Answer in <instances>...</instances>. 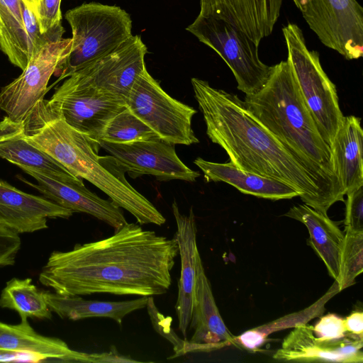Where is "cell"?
Segmentation results:
<instances>
[{
  "label": "cell",
  "instance_id": "36",
  "mask_svg": "<svg viewBox=\"0 0 363 363\" xmlns=\"http://www.w3.org/2000/svg\"><path fill=\"white\" fill-rule=\"evenodd\" d=\"M313 333L319 338L335 339L345 337L349 332L345 329L344 318L329 313L321 317L313 326Z\"/></svg>",
  "mask_w": 363,
  "mask_h": 363
},
{
  "label": "cell",
  "instance_id": "10",
  "mask_svg": "<svg viewBox=\"0 0 363 363\" xmlns=\"http://www.w3.org/2000/svg\"><path fill=\"white\" fill-rule=\"evenodd\" d=\"M302 16L327 48L346 60L363 55V9L357 0H306Z\"/></svg>",
  "mask_w": 363,
  "mask_h": 363
},
{
  "label": "cell",
  "instance_id": "32",
  "mask_svg": "<svg viewBox=\"0 0 363 363\" xmlns=\"http://www.w3.org/2000/svg\"><path fill=\"white\" fill-rule=\"evenodd\" d=\"M60 3L61 0H40L35 13L41 33L53 41L62 40L65 33Z\"/></svg>",
  "mask_w": 363,
  "mask_h": 363
},
{
  "label": "cell",
  "instance_id": "23",
  "mask_svg": "<svg viewBox=\"0 0 363 363\" xmlns=\"http://www.w3.org/2000/svg\"><path fill=\"white\" fill-rule=\"evenodd\" d=\"M342 189L348 192L363 186V130L361 119L344 116L330 147Z\"/></svg>",
  "mask_w": 363,
  "mask_h": 363
},
{
  "label": "cell",
  "instance_id": "37",
  "mask_svg": "<svg viewBox=\"0 0 363 363\" xmlns=\"http://www.w3.org/2000/svg\"><path fill=\"white\" fill-rule=\"evenodd\" d=\"M138 363L143 362L132 359L130 357L120 354L114 346L110 347L109 352L101 353H89V363Z\"/></svg>",
  "mask_w": 363,
  "mask_h": 363
},
{
  "label": "cell",
  "instance_id": "11",
  "mask_svg": "<svg viewBox=\"0 0 363 363\" xmlns=\"http://www.w3.org/2000/svg\"><path fill=\"white\" fill-rule=\"evenodd\" d=\"M71 38L44 45L33 55L21 74L0 91V108L14 121H23L35 104L43 99L48 84L67 56Z\"/></svg>",
  "mask_w": 363,
  "mask_h": 363
},
{
  "label": "cell",
  "instance_id": "30",
  "mask_svg": "<svg viewBox=\"0 0 363 363\" xmlns=\"http://www.w3.org/2000/svg\"><path fill=\"white\" fill-rule=\"evenodd\" d=\"M363 271V232L345 231L339 261V291L355 283Z\"/></svg>",
  "mask_w": 363,
  "mask_h": 363
},
{
  "label": "cell",
  "instance_id": "5",
  "mask_svg": "<svg viewBox=\"0 0 363 363\" xmlns=\"http://www.w3.org/2000/svg\"><path fill=\"white\" fill-rule=\"evenodd\" d=\"M65 19L72 30L71 48L55 73L56 82L111 53L133 35L131 18L118 6L84 3L68 10Z\"/></svg>",
  "mask_w": 363,
  "mask_h": 363
},
{
  "label": "cell",
  "instance_id": "3",
  "mask_svg": "<svg viewBox=\"0 0 363 363\" xmlns=\"http://www.w3.org/2000/svg\"><path fill=\"white\" fill-rule=\"evenodd\" d=\"M243 102L309 172L331 206L345 201L331 148L320 135L286 60L273 65L263 88L245 95Z\"/></svg>",
  "mask_w": 363,
  "mask_h": 363
},
{
  "label": "cell",
  "instance_id": "39",
  "mask_svg": "<svg viewBox=\"0 0 363 363\" xmlns=\"http://www.w3.org/2000/svg\"><path fill=\"white\" fill-rule=\"evenodd\" d=\"M22 1L35 14L40 0H22Z\"/></svg>",
  "mask_w": 363,
  "mask_h": 363
},
{
  "label": "cell",
  "instance_id": "25",
  "mask_svg": "<svg viewBox=\"0 0 363 363\" xmlns=\"http://www.w3.org/2000/svg\"><path fill=\"white\" fill-rule=\"evenodd\" d=\"M51 311L62 318L72 320L102 317L121 324L128 314L146 307L147 296L124 301L86 300L79 296H64L56 292L43 291Z\"/></svg>",
  "mask_w": 363,
  "mask_h": 363
},
{
  "label": "cell",
  "instance_id": "34",
  "mask_svg": "<svg viewBox=\"0 0 363 363\" xmlns=\"http://www.w3.org/2000/svg\"><path fill=\"white\" fill-rule=\"evenodd\" d=\"M22 17L27 35L28 57L38 52L46 44L55 42L51 38L41 33L35 15L22 1Z\"/></svg>",
  "mask_w": 363,
  "mask_h": 363
},
{
  "label": "cell",
  "instance_id": "29",
  "mask_svg": "<svg viewBox=\"0 0 363 363\" xmlns=\"http://www.w3.org/2000/svg\"><path fill=\"white\" fill-rule=\"evenodd\" d=\"M157 138L147 125L125 107L108 122L99 140L128 143Z\"/></svg>",
  "mask_w": 363,
  "mask_h": 363
},
{
  "label": "cell",
  "instance_id": "13",
  "mask_svg": "<svg viewBox=\"0 0 363 363\" xmlns=\"http://www.w3.org/2000/svg\"><path fill=\"white\" fill-rule=\"evenodd\" d=\"M18 167L33 177L37 183H32L18 176L21 181L37 189L45 198L73 213L89 214L107 223L115 231L127 223L120 207L91 191L85 186L82 179L73 174L56 179L33 168L25 166Z\"/></svg>",
  "mask_w": 363,
  "mask_h": 363
},
{
  "label": "cell",
  "instance_id": "12",
  "mask_svg": "<svg viewBox=\"0 0 363 363\" xmlns=\"http://www.w3.org/2000/svg\"><path fill=\"white\" fill-rule=\"evenodd\" d=\"M105 150L125 172L136 176L152 175L160 181L195 182L200 176L188 167L177 155L174 145L159 138L128 143L99 140Z\"/></svg>",
  "mask_w": 363,
  "mask_h": 363
},
{
  "label": "cell",
  "instance_id": "31",
  "mask_svg": "<svg viewBox=\"0 0 363 363\" xmlns=\"http://www.w3.org/2000/svg\"><path fill=\"white\" fill-rule=\"evenodd\" d=\"M150 318L155 329L174 345L175 358L194 352V344L186 340L180 339L171 328L172 318L165 317L156 307L152 296H148L146 305Z\"/></svg>",
  "mask_w": 363,
  "mask_h": 363
},
{
  "label": "cell",
  "instance_id": "2",
  "mask_svg": "<svg viewBox=\"0 0 363 363\" xmlns=\"http://www.w3.org/2000/svg\"><path fill=\"white\" fill-rule=\"evenodd\" d=\"M206 134L237 167L294 189L304 204L327 214L331 206L309 172L245 108L237 95L191 78Z\"/></svg>",
  "mask_w": 363,
  "mask_h": 363
},
{
  "label": "cell",
  "instance_id": "7",
  "mask_svg": "<svg viewBox=\"0 0 363 363\" xmlns=\"http://www.w3.org/2000/svg\"><path fill=\"white\" fill-rule=\"evenodd\" d=\"M186 30L213 49L225 61L245 95L260 91L267 83L272 66L259 57L258 47L245 33L222 19L198 15Z\"/></svg>",
  "mask_w": 363,
  "mask_h": 363
},
{
  "label": "cell",
  "instance_id": "28",
  "mask_svg": "<svg viewBox=\"0 0 363 363\" xmlns=\"http://www.w3.org/2000/svg\"><path fill=\"white\" fill-rule=\"evenodd\" d=\"M337 292H339L337 284L335 281L330 290L312 306L273 322L247 330L238 337L235 336L236 345H242L248 350H257L266 342L268 335L272 333L287 328H294L320 315L325 310L324 306L326 302Z\"/></svg>",
  "mask_w": 363,
  "mask_h": 363
},
{
  "label": "cell",
  "instance_id": "38",
  "mask_svg": "<svg viewBox=\"0 0 363 363\" xmlns=\"http://www.w3.org/2000/svg\"><path fill=\"white\" fill-rule=\"evenodd\" d=\"M344 324L347 332L363 335V312L354 311L344 318Z\"/></svg>",
  "mask_w": 363,
  "mask_h": 363
},
{
  "label": "cell",
  "instance_id": "35",
  "mask_svg": "<svg viewBox=\"0 0 363 363\" xmlns=\"http://www.w3.org/2000/svg\"><path fill=\"white\" fill-rule=\"evenodd\" d=\"M21 245L18 233L0 225V267L14 264Z\"/></svg>",
  "mask_w": 363,
  "mask_h": 363
},
{
  "label": "cell",
  "instance_id": "9",
  "mask_svg": "<svg viewBox=\"0 0 363 363\" xmlns=\"http://www.w3.org/2000/svg\"><path fill=\"white\" fill-rule=\"evenodd\" d=\"M48 100L67 124L96 143L108 122L126 107L77 73L67 77Z\"/></svg>",
  "mask_w": 363,
  "mask_h": 363
},
{
  "label": "cell",
  "instance_id": "4",
  "mask_svg": "<svg viewBox=\"0 0 363 363\" xmlns=\"http://www.w3.org/2000/svg\"><path fill=\"white\" fill-rule=\"evenodd\" d=\"M26 140L55 160L74 175L87 180L111 201L128 211L140 224L162 225L165 218L125 177L110 155L99 156V145L67 124L44 98L23 121Z\"/></svg>",
  "mask_w": 363,
  "mask_h": 363
},
{
  "label": "cell",
  "instance_id": "6",
  "mask_svg": "<svg viewBox=\"0 0 363 363\" xmlns=\"http://www.w3.org/2000/svg\"><path fill=\"white\" fill-rule=\"evenodd\" d=\"M287 59L317 128L331 147L344 116L335 85L323 70L319 53L308 49L302 30L289 23L282 28Z\"/></svg>",
  "mask_w": 363,
  "mask_h": 363
},
{
  "label": "cell",
  "instance_id": "19",
  "mask_svg": "<svg viewBox=\"0 0 363 363\" xmlns=\"http://www.w3.org/2000/svg\"><path fill=\"white\" fill-rule=\"evenodd\" d=\"M172 211L177 224L175 238L181 258V275L175 309L179 329L186 340V331L194 309L196 259L199 254L196 244V225L192 208L189 209V215H183L177 202L174 201Z\"/></svg>",
  "mask_w": 363,
  "mask_h": 363
},
{
  "label": "cell",
  "instance_id": "8",
  "mask_svg": "<svg viewBox=\"0 0 363 363\" xmlns=\"http://www.w3.org/2000/svg\"><path fill=\"white\" fill-rule=\"evenodd\" d=\"M125 105L160 139L173 145L199 142L191 124L196 111L170 96L146 69L132 86Z\"/></svg>",
  "mask_w": 363,
  "mask_h": 363
},
{
  "label": "cell",
  "instance_id": "17",
  "mask_svg": "<svg viewBox=\"0 0 363 363\" xmlns=\"http://www.w3.org/2000/svg\"><path fill=\"white\" fill-rule=\"evenodd\" d=\"M284 0H200L199 15L222 19L259 45L270 35Z\"/></svg>",
  "mask_w": 363,
  "mask_h": 363
},
{
  "label": "cell",
  "instance_id": "26",
  "mask_svg": "<svg viewBox=\"0 0 363 363\" xmlns=\"http://www.w3.org/2000/svg\"><path fill=\"white\" fill-rule=\"evenodd\" d=\"M21 4L22 0H0V49L13 65L23 70L29 57Z\"/></svg>",
  "mask_w": 363,
  "mask_h": 363
},
{
  "label": "cell",
  "instance_id": "1",
  "mask_svg": "<svg viewBox=\"0 0 363 363\" xmlns=\"http://www.w3.org/2000/svg\"><path fill=\"white\" fill-rule=\"evenodd\" d=\"M178 254L175 237L127 222L108 238L52 252L38 279L64 296H159L171 286Z\"/></svg>",
  "mask_w": 363,
  "mask_h": 363
},
{
  "label": "cell",
  "instance_id": "18",
  "mask_svg": "<svg viewBox=\"0 0 363 363\" xmlns=\"http://www.w3.org/2000/svg\"><path fill=\"white\" fill-rule=\"evenodd\" d=\"M72 214L45 197L23 192L0 179V225L18 234L47 228L48 218H69Z\"/></svg>",
  "mask_w": 363,
  "mask_h": 363
},
{
  "label": "cell",
  "instance_id": "20",
  "mask_svg": "<svg viewBox=\"0 0 363 363\" xmlns=\"http://www.w3.org/2000/svg\"><path fill=\"white\" fill-rule=\"evenodd\" d=\"M189 325L194 329L189 340L191 343L213 345L221 348L236 345L235 336L229 331L216 306L200 254L196 259L194 303Z\"/></svg>",
  "mask_w": 363,
  "mask_h": 363
},
{
  "label": "cell",
  "instance_id": "21",
  "mask_svg": "<svg viewBox=\"0 0 363 363\" xmlns=\"http://www.w3.org/2000/svg\"><path fill=\"white\" fill-rule=\"evenodd\" d=\"M194 163L207 182H225L245 194L272 201L298 196V192L285 183L241 169L230 162L218 163L197 157Z\"/></svg>",
  "mask_w": 363,
  "mask_h": 363
},
{
  "label": "cell",
  "instance_id": "33",
  "mask_svg": "<svg viewBox=\"0 0 363 363\" xmlns=\"http://www.w3.org/2000/svg\"><path fill=\"white\" fill-rule=\"evenodd\" d=\"M345 231L363 232V186L346 194Z\"/></svg>",
  "mask_w": 363,
  "mask_h": 363
},
{
  "label": "cell",
  "instance_id": "24",
  "mask_svg": "<svg viewBox=\"0 0 363 363\" xmlns=\"http://www.w3.org/2000/svg\"><path fill=\"white\" fill-rule=\"evenodd\" d=\"M0 158L17 167L33 168L57 179L72 174L26 140L23 121H14L7 116L0 121Z\"/></svg>",
  "mask_w": 363,
  "mask_h": 363
},
{
  "label": "cell",
  "instance_id": "40",
  "mask_svg": "<svg viewBox=\"0 0 363 363\" xmlns=\"http://www.w3.org/2000/svg\"><path fill=\"white\" fill-rule=\"evenodd\" d=\"M295 4V6L300 10L301 12L305 6L306 0H292Z\"/></svg>",
  "mask_w": 363,
  "mask_h": 363
},
{
  "label": "cell",
  "instance_id": "27",
  "mask_svg": "<svg viewBox=\"0 0 363 363\" xmlns=\"http://www.w3.org/2000/svg\"><path fill=\"white\" fill-rule=\"evenodd\" d=\"M0 307L16 311L21 320L28 318H52L43 292L32 283L30 278H13L9 281L0 295Z\"/></svg>",
  "mask_w": 363,
  "mask_h": 363
},
{
  "label": "cell",
  "instance_id": "22",
  "mask_svg": "<svg viewBox=\"0 0 363 363\" xmlns=\"http://www.w3.org/2000/svg\"><path fill=\"white\" fill-rule=\"evenodd\" d=\"M284 216L302 223L308 229L307 243L322 259L330 276L336 280L345 234L335 222L324 214L306 205L292 206Z\"/></svg>",
  "mask_w": 363,
  "mask_h": 363
},
{
  "label": "cell",
  "instance_id": "16",
  "mask_svg": "<svg viewBox=\"0 0 363 363\" xmlns=\"http://www.w3.org/2000/svg\"><path fill=\"white\" fill-rule=\"evenodd\" d=\"M89 353L72 350L63 340L42 335L28 320L9 325L0 321V362L54 360L89 363Z\"/></svg>",
  "mask_w": 363,
  "mask_h": 363
},
{
  "label": "cell",
  "instance_id": "14",
  "mask_svg": "<svg viewBox=\"0 0 363 363\" xmlns=\"http://www.w3.org/2000/svg\"><path fill=\"white\" fill-rule=\"evenodd\" d=\"M147 52L141 37L133 35L111 53L74 73L125 103L136 79L146 69Z\"/></svg>",
  "mask_w": 363,
  "mask_h": 363
},
{
  "label": "cell",
  "instance_id": "15",
  "mask_svg": "<svg viewBox=\"0 0 363 363\" xmlns=\"http://www.w3.org/2000/svg\"><path fill=\"white\" fill-rule=\"evenodd\" d=\"M362 347L363 335L349 333L340 338H319L313 333V326L306 323L294 327L273 358L281 362L362 363Z\"/></svg>",
  "mask_w": 363,
  "mask_h": 363
}]
</instances>
